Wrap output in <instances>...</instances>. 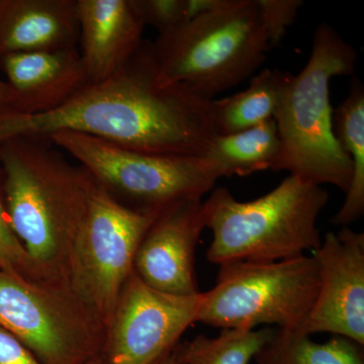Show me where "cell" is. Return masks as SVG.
I'll return each instance as SVG.
<instances>
[{"label":"cell","instance_id":"15","mask_svg":"<svg viewBox=\"0 0 364 364\" xmlns=\"http://www.w3.org/2000/svg\"><path fill=\"white\" fill-rule=\"evenodd\" d=\"M77 0H6L0 14V56L78 48Z\"/></svg>","mask_w":364,"mask_h":364},{"label":"cell","instance_id":"16","mask_svg":"<svg viewBox=\"0 0 364 364\" xmlns=\"http://www.w3.org/2000/svg\"><path fill=\"white\" fill-rule=\"evenodd\" d=\"M332 128L353 172L344 203L331 223L349 227L364 215V86L358 78L352 79L348 95L333 112Z\"/></svg>","mask_w":364,"mask_h":364},{"label":"cell","instance_id":"8","mask_svg":"<svg viewBox=\"0 0 364 364\" xmlns=\"http://www.w3.org/2000/svg\"><path fill=\"white\" fill-rule=\"evenodd\" d=\"M158 215L127 207L95 182L69 256L66 284L105 329L133 272L136 249Z\"/></svg>","mask_w":364,"mask_h":364},{"label":"cell","instance_id":"23","mask_svg":"<svg viewBox=\"0 0 364 364\" xmlns=\"http://www.w3.org/2000/svg\"><path fill=\"white\" fill-rule=\"evenodd\" d=\"M256 2L270 49L279 47L286 37L287 30L296 21L299 9L304 6V1L256 0Z\"/></svg>","mask_w":364,"mask_h":364},{"label":"cell","instance_id":"25","mask_svg":"<svg viewBox=\"0 0 364 364\" xmlns=\"http://www.w3.org/2000/svg\"><path fill=\"white\" fill-rule=\"evenodd\" d=\"M18 112V102L11 86L0 78V112Z\"/></svg>","mask_w":364,"mask_h":364},{"label":"cell","instance_id":"11","mask_svg":"<svg viewBox=\"0 0 364 364\" xmlns=\"http://www.w3.org/2000/svg\"><path fill=\"white\" fill-rule=\"evenodd\" d=\"M312 255L320 282L299 333H330L364 346V233L349 227L330 232Z\"/></svg>","mask_w":364,"mask_h":364},{"label":"cell","instance_id":"13","mask_svg":"<svg viewBox=\"0 0 364 364\" xmlns=\"http://www.w3.org/2000/svg\"><path fill=\"white\" fill-rule=\"evenodd\" d=\"M0 69L23 114L54 111L90 83L78 48L4 55Z\"/></svg>","mask_w":364,"mask_h":364},{"label":"cell","instance_id":"9","mask_svg":"<svg viewBox=\"0 0 364 364\" xmlns=\"http://www.w3.org/2000/svg\"><path fill=\"white\" fill-rule=\"evenodd\" d=\"M0 328L43 364H85L104 353L107 329L68 287L0 270Z\"/></svg>","mask_w":364,"mask_h":364},{"label":"cell","instance_id":"7","mask_svg":"<svg viewBox=\"0 0 364 364\" xmlns=\"http://www.w3.org/2000/svg\"><path fill=\"white\" fill-rule=\"evenodd\" d=\"M49 140L75 158L98 186L139 212L157 214L182 200H202L221 178L208 157L136 152L73 132Z\"/></svg>","mask_w":364,"mask_h":364},{"label":"cell","instance_id":"28","mask_svg":"<svg viewBox=\"0 0 364 364\" xmlns=\"http://www.w3.org/2000/svg\"><path fill=\"white\" fill-rule=\"evenodd\" d=\"M6 1V0H0V14H1L2 9H4Z\"/></svg>","mask_w":364,"mask_h":364},{"label":"cell","instance_id":"21","mask_svg":"<svg viewBox=\"0 0 364 364\" xmlns=\"http://www.w3.org/2000/svg\"><path fill=\"white\" fill-rule=\"evenodd\" d=\"M144 26H152L159 35L171 32L205 13V0H132Z\"/></svg>","mask_w":364,"mask_h":364},{"label":"cell","instance_id":"17","mask_svg":"<svg viewBox=\"0 0 364 364\" xmlns=\"http://www.w3.org/2000/svg\"><path fill=\"white\" fill-rule=\"evenodd\" d=\"M287 72L267 68L252 76L245 90L212 100L218 135H231L269 121L274 117Z\"/></svg>","mask_w":364,"mask_h":364},{"label":"cell","instance_id":"27","mask_svg":"<svg viewBox=\"0 0 364 364\" xmlns=\"http://www.w3.org/2000/svg\"><path fill=\"white\" fill-rule=\"evenodd\" d=\"M85 364H105L104 355H98L97 358L91 359V360L88 361Z\"/></svg>","mask_w":364,"mask_h":364},{"label":"cell","instance_id":"22","mask_svg":"<svg viewBox=\"0 0 364 364\" xmlns=\"http://www.w3.org/2000/svg\"><path fill=\"white\" fill-rule=\"evenodd\" d=\"M0 270L38 280L28 254L16 238L9 223L4 193V176L0 166Z\"/></svg>","mask_w":364,"mask_h":364},{"label":"cell","instance_id":"5","mask_svg":"<svg viewBox=\"0 0 364 364\" xmlns=\"http://www.w3.org/2000/svg\"><path fill=\"white\" fill-rule=\"evenodd\" d=\"M150 46L158 82L205 100L251 77L272 50L256 0H225Z\"/></svg>","mask_w":364,"mask_h":364},{"label":"cell","instance_id":"6","mask_svg":"<svg viewBox=\"0 0 364 364\" xmlns=\"http://www.w3.org/2000/svg\"><path fill=\"white\" fill-rule=\"evenodd\" d=\"M312 254L274 262L220 265L214 287L202 294L196 322L222 330H254L261 325L301 331L318 291Z\"/></svg>","mask_w":364,"mask_h":364},{"label":"cell","instance_id":"26","mask_svg":"<svg viewBox=\"0 0 364 364\" xmlns=\"http://www.w3.org/2000/svg\"><path fill=\"white\" fill-rule=\"evenodd\" d=\"M176 348L177 346L173 349V350L170 352V353L166 354L164 358L160 359V360L155 364H178V363H177L176 358Z\"/></svg>","mask_w":364,"mask_h":364},{"label":"cell","instance_id":"1","mask_svg":"<svg viewBox=\"0 0 364 364\" xmlns=\"http://www.w3.org/2000/svg\"><path fill=\"white\" fill-rule=\"evenodd\" d=\"M59 132L170 156L207 157L218 135L212 100L181 85L158 82L147 41L114 75L90 83L54 111L0 112V145L16 138L49 139Z\"/></svg>","mask_w":364,"mask_h":364},{"label":"cell","instance_id":"14","mask_svg":"<svg viewBox=\"0 0 364 364\" xmlns=\"http://www.w3.org/2000/svg\"><path fill=\"white\" fill-rule=\"evenodd\" d=\"M81 58L90 83L114 75L141 47L145 26L132 0H77Z\"/></svg>","mask_w":364,"mask_h":364},{"label":"cell","instance_id":"2","mask_svg":"<svg viewBox=\"0 0 364 364\" xmlns=\"http://www.w3.org/2000/svg\"><path fill=\"white\" fill-rule=\"evenodd\" d=\"M9 223L38 280L67 287L69 256L90 208L95 179L48 140L0 145Z\"/></svg>","mask_w":364,"mask_h":364},{"label":"cell","instance_id":"24","mask_svg":"<svg viewBox=\"0 0 364 364\" xmlns=\"http://www.w3.org/2000/svg\"><path fill=\"white\" fill-rule=\"evenodd\" d=\"M0 364H43L20 340L0 328Z\"/></svg>","mask_w":364,"mask_h":364},{"label":"cell","instance_id":"4","mask_svg":"<svg viewBox=\"0 0 364 364\" xmlns=\"http://www.w3.org/2000/svg\"><path fill=\"white\" fill-rule=\"evenodd\" d=\"M329 198L322 186L294 176L250 202H239L226 188L213 189L203 202L213 234L208 260L220 267L312 254L322 243L317 221Z\"/></svg>","mask_w":364,"mask_h":364},{"label":"cell","instance_id":"12","mask_svg":"<svg viewBox=\"0 0 364 364\" xmlns=\"http://www.w3.org/2000/svg\"><path fill=\"white\" fill-rule=\"evenodd\" d=\"M205 228L203 200H182L165 208L144 235L133 272L144 284L162 293L200 294L195 258Z\"/></svg>","mask_w":364,"mask_h":364},{"label":"cell","instance_id":"20","mask_svg":"<svg viewBox=\"0 0 364 364\" xmlns=\"http://www.w3.org/2000/svg\"><path fill=\"white\" fill-rule=\"evenodd\" d=\"M275 329L222 330L217 337L196 335L177 345L178 364H250Z\"/></svg>","mask_w":364,"mask_h":364},{"label":"cell","instance_id":"10","mask_svg":"<svg viewBox=\"0 0 364 364\" xmlns=\"http://www.w3.org/2000/svg\"><path fill=\"white\" fill-rule=\"evenodd\" d=\"M202 294L156 291L132 272L107 329L105 364H155L178 345L198 321Z\"/></svg>","mask_w":364,"mask_h":364},{"label":"cell","instance_id":"19","mask_svg":"<svg viewBox=\"0 0 364 364\" xmlns=\"http://www.w3.org/2000/svg\"><path fill=\"white\" fill-rule=\"evenodd\" d=\"M255 364H364L363 345L333 335L318 343L309 335L275 329L254 358Z\"/></svg>","mask_w":364,"mask_h":364},{"label":"cell","instance_id":"3","mask_svg":"<svg viewBox=\"0 0 364 364\" xmlns=\"http://www.w3.org/2000/svg\"><path fill=\"white\" fill-rule=\"evenodd\" d=\"M356 62V50L331 26L321 23L314 33L308 63L296 75L287 73L273 117L280 141L273 171H287L347 193L353 169L333 133L330 81L352 75Z\"/></svg>","mask_w":364,"mask_h":364},{"label":"cell","instance_id":"18","mask_svg":"<svg viewBox=\"0 0 364 364\" xmlns=\"http://www.w3.org/2000/svg\"><path fill=\"white\" fill-rule=\"evenodd\" d=\"M279 150V132L272 119L231 135H217L207 157L215 163L221 178L248 176L272 170Z\"/></svg>","mask_w":364,"mask_h":364}]
</instances>
